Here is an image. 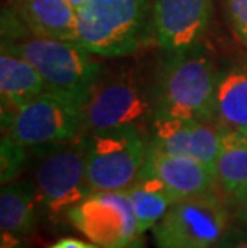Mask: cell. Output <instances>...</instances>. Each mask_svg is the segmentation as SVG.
<instances>
[{
	"label": "cell",
	"instance_id": "cell-1",
	"mask_svg": "<svg viewBox=\"0 0 247 248\" xmlns=\"http://www.w3.org/2000/svg\"><path fill=\"white\" fill-rule=\"evenodd\" d=\"M220 71L199 44L167 53L152 87V115L214 124Z\"/></svg>",
	"mask_w": 247,
	"mask_h": 248
},
{
	"label": "cell",
	"instance_id": "cell-2",
	"mask_svg": "<svg viewBox=\"0 0 247 248\" xmlns=\"http://www.w3.org/2000/svg\"><path fill=\"white\" fill-rule=\"evenodd\" d=\"M2 45L16 51L28 60L49 85V92H56L83 103L88 92L103 72L101 62L81 42L51 39L23 31Z\"/></svg>",
	"mask_w": 247,
	"mask_h": 248
},
{
	"label": "cell",
	"instance_id": "cell-3",
	"mask_svg": "<svg viewBox=\"0 0 247 248\" xmlns=\"http://www.w3.org/2000/svg\"><path fill=\"white\" fill-rule=\"evenodd\" d=\"M148 0H87L77 10L79 42L92 53L117 58L140 48Z\"/></svg>",
	"mask_w": 247,
	"mask_h": 248
},
{
	"label": "cell",
	"instance_id": "cell-4",
	"mask_svg": "<svg viewBox=\"0 0 247 248\" xmlns=\"http://www.w3.org/2000/svg\"><path fill=\"white\" fill-rule=\"evenodd\" d=\"M152 112V88L132 69L99 74L81 108V136L135 125Z\"/></svg>",
	"mask_w": 247,
	"mask_h": 248
},
{
	"label": "cell",
	"instance_id": "cell-5",
	"mask_svg": "<svg viewBox=\"0 0 247 248\" xmlns=\"http://www.w3.org/2000/svg\"><path fill=\"white\" fill-rule=\"evenodd\" d=\"M82 103L56 92L21 104L10 112H2L3 135L23 147H50L81 136Z\"/></svg>",
	"mask_w": 247,
	"mask_h": 248
},
{
	"label": "cell",
	"instance_id": "cell-6",
	"mask_svg": "<svg viewBox=\"0 0 247 248\" xmlns=\"http://www.w3.org/2000/svg\"><path fill=\"white\" fill-rule=\"evenodd\" d=\"M87 146V179L92 192L125 191L143 167L146 149L135 125L82 136Z\"/></svg>",
	"mask_w": 247,
	"mask_h": 248
},
{
	"label": "cell",
	"instance_id": "cell-7",
	"mask_svg": "<svg viewBox=\"0 0 247 248\" xmlns=\"http://www.w3.org/2000/svg\"><path fill=\"white\" fill-rule=\"evenodd\" d=\"M228 210L215 192L178 200L152 228L157 248H214L227 234Z\"/></svg>",
	"mask_w": 247,
	"mask_h": 248
},
{
	"label": "cell",
	"instance_id": "cell-8",
	"mask_svg": "<svg viewBox=\"0 0 247 248\" xmlns=\"http://www.w3.org/2000/svg\"><path fill=\"white\" fill-rule=\"evenodd\" d=\"M34 194L37 203L51 215L67 213L92 194L87 179V146L82 136L45 147L35 167Z\"/></svg>",
	"mask_w": 247,
	"mask_h": 248
},
{
	"label": "cell",
	"instance_id": "cell-9",
	"mask_svg": "<svg viewBox=\"0 0 247 248\" xmlns=\"http://www.w3.org/2000/svg\"><path fill=\"white\" fill-rule=\"evenodd\" d=\"M67 218L101 248H129L140 235L132 200L125 191L92 192L69 208Z\"/></svg>",
	"mask_w": 247,
	"mask_h": 248
},
{
	"label": "cell",
	"instance_id": "cell-10",
	"mask_svg": "<svg viewBox=\"0 0 247 248\" xmlns=\"http://www.w3.org/2000/svg\"><path fill=\"white\" fill-rule=\"evenodd\" d=\"M212 0H154L152 31L165 53L196 45L206 32Z\"/></svg>",
	"mask_w": 247,
	"mask_h": 248
},
{
	"label": "cell",
	"instance_id": "cell-11",
	"mask_svg": "<svg viewBox=\"0 0 247 248\" xmlns=\"http://www.w3.org/2000/svg\"><path fill=\"white\" fill-rule=\"evenodd\" d=\"M161 179L169 187L175 200L212 191L215 187L214 173L193 157L167 155L146 146V155L141 170Z\"/></svg>",
	"mask_w": 247,
	"mask_h": 248
},
{
	"label": "cell",
	"instance_id": "cell-12",
	"mask_svg": "<svg viewBox=\"0 0 247 248\" xmlns=\"http://www.w3.org/2000/svg\"><path fill=\"white\" fill-rule=\"evenodd\" d=\"M49 92V85L28 60L2 45L0 55V94L2 112H10L21 104Z\"/></svg>",
	"mask_w": 247,
	"mask_h": 248
},
{
	"label": "cell",
	"instance_id": "cell-13",
	"mask_svg": "<svg viewBox=\"0 0 247 248\" xmlns=\"http://www.w3.org/2000/svg\"><path fill=\"white\" fill-rule=\"evenodd\" d=\"M220 152L215 162V186L231 203L247 195V140L239 130L220 128Z\"/></svg>",
	"mask_w": 247,
	"mask_h": 248
},
{
	"label": "cell",
	"instance_id": "cell-14",
	"mask_svg": "<svg viewBox=\"0 0 247 248\" xmlns=\"http://www.w3.org/2000/svg\"><path fill=\"white\" fill-rule=\"evenodd\" d=\"M16 13L35 35L77 40V13L67 0H16Z\"/></svg>",
	"mask_w": 247,
	"mask_h": 248
},
{
	"label": "cell",
	"instance_id": "cell-15",
	"mask_svg": "<svg viewBox=\"0 0 247 248\" xmlns=\"http://www.w3.org/2000/svg\"><path fill=\"white\" fill-rule=\"evenodd\" d=\"M214 114V124L218 128H247V64H233L220 72Z\"/></svg>",
	"mask_w": 247,
	"mask_h": 248
},
{
	"label": "cell",
	"instance_id": "cell-16",
	"mask_svg": "<svg viewBox=\"0 0 247 248\" xmlns=\"http://www.w3.org/2000/svg\"><path fill=\"white\" fill-rule=\"evenodd\" d=\"M35 194L19 183L7 184L0 194L2 248H19L34 226Z\"/></svg>",
	"mask_w": 247,
	"mask_h": 248
},
{
	"label": "cell",
	"instance_id": "cell-17",
	"mask_svg": "<svg viewBox=\"0 0 247 248\" xmlns=\"http://www.w3.org/2000/svg\"><path fill=\"white\" fill-rule=\"evenodd\" d=\"M125 192L132 200L140 234H143L146 229L154 228L177 202L169 187L159 178L143 171L138 173L136 179L125 189Z\"/></svg>",
	"mask_w": 247,
	"mask_h": 248
},
{
	"label": "cell",
	"instance_id": "cell-18",
	"mask_svg": "<svg viewBox=\"0 0 247 248\" xmlns=\"http://www.w3.org/2000/svg\"><path fill=\"white\" fill-rule=\"evenodd\" d=\"M191 124L193 120L185 119L154 117L148 147L167 155L191 157Z\"/></svg>",
	"mask_w": 247,
	"mask_h": 248
},
{
	"label": "cell",
	"instance_id": "cell-19",
	"mask_svg": "<svg viewBox=\"0 0 247 248\" xmlns=\"http://www.w3.org/2000/svg\"><path fill=\"white\" fill-rule=\"evenodd\" d=\"M222 130L215 124L193 120L191 124V157L214 173L220 152Z\"/></svg>",
	"mask_w": 247,
	"mask_h": 248
},
{
	"label": "cell",
	"instance_id": "cell-20",
	"mask_svg": "<svg viewBox=\"0 0 247 248\" xmlns=\"http://www.w3.org/2000/svg\"><path fill=\"white\" fill-rule=\"evenodd\" d=\"M26 147L18 144L16 141L12 140L7 135H2V183H8L15 179L23 168V163L26 160Z\"/></svg>",
	"mask_w": 247,
	"mask_h": 248
},
{
	"label": "cell",
	"instance_id": "cell-21",
	"mask_svg": "<svg viewBox=\"0 0 247 248\" xmlns=\"http://www.w3.org/2000/svg\"><path fill=\"white\" fill-rule=\"evenodd\" d=\"M225 5L234 35L247 45V0H225Z\"/></svg>",
	"mask_w": 247,
	"mask_h": 248
},
{
	"label": "cell",
	"instance_id": "cell-22",
	"mask_svg": "<svg viewBox=\"0 0 247 248\" xmlns=\"http://www.w3.org/2000/svg\"><path fill=\"white\" fill-rule=\"evenodd\" d=\"M214 248H247V231L231 229Z\"/></svg>",
	"mask_w": 247,
	"mask_h": 248
},
{
	"label": "cell",
	"instance_id": "cell-23",
	"mask_svg": "<svg viewBox=\"0 0 247 248\" xmlns=\"http://www.w3.org/2000/svg\"><path fill=\"white\" fill-rule=\"evenodd\" d=\"M49 248H101L95 244H87V242H82L79 239H71V237H66V239H61L55 242L53 245H50Z\"/></svg>",
	"mask_w": 247,
	"mask_h": 248
},
{
	"label": "cell",
	"instance_id": "cell-24",
	"mask_svg": "<svg viewBox=\"0 0 247 248\" xmlns=\"http://www.w3.org/2000/svg\"><path fill=\"white\" fill-rule=\"evenodd\" d=\"M239 221L243 223L246 228H247V195H246V199L243 200V202L239 203Z\"/></svg>",
	"mask_w": 247,
	"mask_h": 248
},
{
	"label": "cell",
	"instance_id": "cell-25",
	"mask_svg": "<svg viewBox=\"0 0 247 248\" xmlns=\"http://www.w3.org/2000/svg\"><path fill=\"white\" fill-rule=\"evenodd\" d=\"M72 7H74V10H76V13H77V10H81L82 7H83V3L87 2V0H67Z\"/></svg>",
	"mask_w": 247,
	"mask_h": 248
},
{
	"label": "cell",
	"instance_id": "cell-26",
	"mask_svg": "<svg viewBox=\"0 0 247 248\" xmlns=\"http://www.w3.org/2000/svg\"><path fill=\"white\" fill-rule=\"evenodd\" d=\"M241 133H243V135L246 136V140H247V128H244V130H241Z\"/></svg>",
	"mask_w": 247,
	"mask_h": 248
}]
</instances>
